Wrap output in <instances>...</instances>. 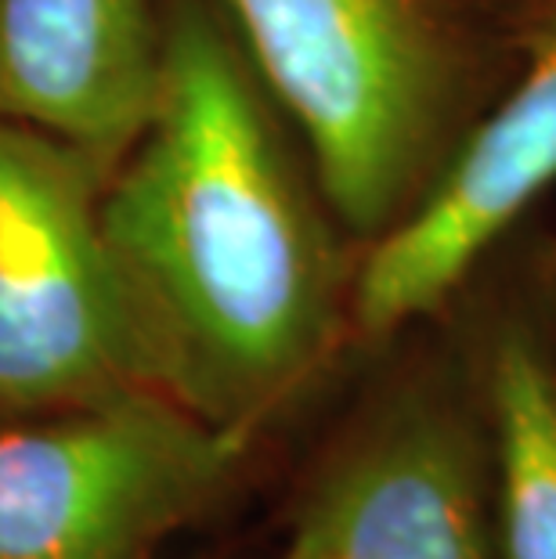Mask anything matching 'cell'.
<instances>
[{"instance_id": "1", "label": "cell", "mask_w": 556, "mask_h": 559, "mask_svg": "<svg viewBox=\"0 0 556 559\" xmlns=\"http://www.w3.org/2000/svg\"><path fill=\"white\" fill-rule=\"evenodd\" d=\"M102 231L163 394L221 430L260 440L358 350L365 246L221 0H167L159 105L105 181Z\"/></svg>"}, {"instance_id": "2", "label": "cell", "mask_w": 556, "mask_h": 559, "mask_svg": "<svg viewBox=\"0 0 556 559\" xmlns=\"http://www.w3.org/2000/svg\"><path fill=\"white\" fill-rule=\"evenodd\" d=\"M365 249L405 224L513 76L506 0H221Z\"/></svg>"}, {"instance_id": "3", "label": "cell", "mask_w": 556, "mask_h": 559, "mask_svg": "<svg viewBox=\"0 0 556 559\" xmlns=\"http://www.w3.org/2000/svg\"><path fill=\"white\" fill-rule=\"evenodd\" d=\"M369 354V383L318 451L279 559H502L488 415L452 311Z\"/></svg>"}, {"instance_id": "4", "label": "cell", "mask_w": 556, "mask_h": 559, "mask_svg": "<svg viewBox=\"0 0 556 559\" xmlns=\"http://www.w3.org/2000/svg\"><path fill=\"white\" fill-rule=\"evenodd\" d=\"M109 174L0 120V412L51 415L159 390L156 358L102 231Z\"/></svg>"}, {"instance_id": "5", "label": "cell", "mask_w": 556, "mask_h": 559, "mask_svg": "<svg viewBox=\"0 0 556 559\" xmlns=\"http://www.w3.org/2000/svg\"><path fill=\"white\" fill-rule=\"evenodd\" d=\"M260 440L159 390L0 430V559H149L210 513Z\"/></svg>"}, {"instance_id": "6", "label": "cell", "mask_w": 556, "mask_h": 559, "mask_svg": "<svg viewBox=\"0 0 556 559\" xmlns=\"http://www.w3.org/2000/svg\"><path fill=\"white\" fill-rule=\"evenodd\" d=\"M517 66L416 213L365 249L354 285L358 350L452 300L484 249L556 188V0H506Z\"/></svg>"}, {"instance_id": "7", "label": "cell", "mask_w": 556, "mask_h": 559, "mask_svg": "<svg viewBox=\"0 0 556 559\" xmlns=\"http://www.w3.org/2000/svg\"><path fill=\"white\" fill-rule=\"evenodd\" d=\"M492 437L502 559H556V210L484 249L452 300Z\"/></svg>"}, {"instance_id": "8", "label": "cell", "mask_w": 556, "mask_h": 559, "mask_svg": "<svg viewBox=\"0 0 556 559\" xmlns=\"http://www.w3.org/2000/svg\"><path fill=\"white\" fill-rule=\"evenodd\" d=\"M167 0H0V120L113 177L159 105Z\"/></svg>"}]
</instances>
